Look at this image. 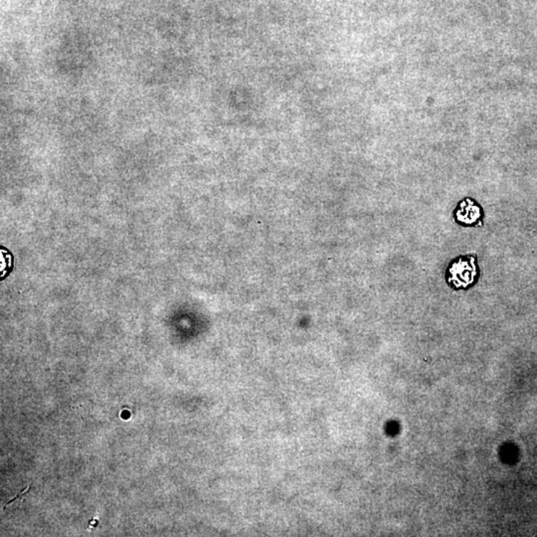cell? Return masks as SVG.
<instances>
[{
    "instance_id": "cell-1",
    "label": "cell",
    "mask_w": 537,
    "mask_h": 537,
    "mask_svg": "<svg viewBox=\"0 0 537 537\" xmlns=\"http://www.w3.org/2000/svg\"><path fill=\"white\" fill-rule=\"evenodd\" d=\"M29 489H30V488L28 486V488H27L26 489H25V491H24V493H22L21 494H19V496H15V498L14 499H11V501H10L9 504H5V506H4V509H5V508H6V506H9V504H12V503H14V501H16V499H22V496H24L25 494L28 493Z\"/></svg>"
}]
</instances>
